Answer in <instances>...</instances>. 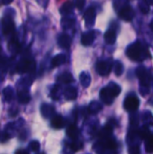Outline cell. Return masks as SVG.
<instances>
[{"label":"cell","instance_id":"74e56055","mask_svg":"<svg viewBox=\"0 0 153 154\" xmlns=\"http://www.w3.org/2000/svg\"><path fill=\"white\" fill-rule=\"evenodd\" d=\"M1 1L4 5H9L10 3L13 2V0H1Z\"/></svg>","mask_w":153,"mask_h":154},{"label":"cell","instance_id":"7402d4cb","mask_svg":"<svg viewBox=\"0 0 153 154\" xmlns=\"http://www.w3.org/2000/svg\"><path fill=\"white\" fill-rule=\"evenodd\" d=\"M79 134V130L78 128L75 125H69L68 128H67V135L71 138V139H76Z\"/></svg>","mask_w":153,"mask_h":154},{"label":"cell","instance_id":"9a60e30c","mask_svg":"<svg viewBox=\"0 0 153 154\" xmlns=\"http://www.w3.org/2000/svg\"><path fill=\"white\" fill-rule=\"evenodd\" d=\"M64 96L66 97V99L68 100H74L77 98L78 97V91L77 88L74 87H68L66 88V89L64 90Z\"/></svg>","mask_w":153,"mask_h":154},{"label":"cell","instance_id":"5b68a950","mask_svg":"<svg viewBox=\"0 0 153 154\" xmlns=\"http://www.w3.org/2000/svg\"><path fill=\"white\" fill-rule=\"evenodd\" d=\"M140 106V100L135 95H130L128 96L124 103V106L126 111L129 112H134L139 108Z\"/></svg>","mask_w":153,"mask_h":154},{"label":"cell","instance_id":"e575fe53","mask_svg":"<svg viewBox=\"0 0 153 154\" xmlns=\"http://www.w3.org/2000/svg\"><path fill=\"white\" fill-rule=\"evenodd\" d=\"M128 152H129V154H140L141 151H140L139 145H132V146H130L129 150H128Z\"/></svg>","mask_w":153,"mask_h":154},{"label":"cell","instance_id":"3957f363","mask_svg":"<svg viewBox=\"0 0 153 154\" xmlns=\"http://www.w3.org/2000/svg\"><path fill=\"white\" fill-rule=\"evenodd\" d=\"M136 75L140 79L141 88L140 92L142 96L148 95L150 92V84H151V74L149 70L144 67H139L136 69Z\"/></svg>","mask_w":153,"mask_h":154},{"label":"cell","instance_id":"4316f807","mask_svg":"<svg viewBox=\"0 0 153 154\" xmlns=\"http://www.w3.org/2000/svg\"><path fill=\"white\" fill-rule=\"evenodd\" d=\"M74 20L69 17H65L61 20V25L64 29H70L74 25Z\"/></svg>","mask_w":153,"mask_h":154},{"label":"cell","instance_id":"8fae6325","mask_svg":"<svg viewBox=\"0 0 153 154\" xmlns=\"http://www.w3.org/2000/svg\"><path fill=\"white\" fill-rule=\"evenodd\" d=\"M58 44L60 48L62 49H69L71 45V38L66 34V33H62L59 36L58 38Z\"/></svg>","mask_w":153,"mask_h":154},{"label":"cell","instance_id":"277c9868","mask_svg":"<svg viewBox=\"0 0 153 154\" xmlns=\"http://www.w3.org/2000/svg\"><path fill=\"white\" fill-rule=\"evenodd\" d=\"M113 62L111 60H100L96 63V72L100 75V76H107L110 74L112 68H113Z\"/></svg>","mask_w":153,"mask_h":154},{"label":"cell","instance_id":"44dd1931","mask_svg":"<svg viewBox=\"0 0 153 154\" xmlns=\"http://www.w3.org/2000/svg\"><path fill=\"white\" fill-rule=\"evenodd\" d=\"M66 61V57L64 54H58L56 56L53 57V59L51 60V66L53 68L59 67L60 65H62L63 63H65Z\"/></svg>","mask_w":153,"mask_h":154},{"label":"cell","instance_id":"5bb4252c","mask_svg":"<svg viewBox=\"0 0 153 154\" xmlns=\"http://www.w3.org/2000/svg\"><path fill=\"white\" fill-rule=\"evenodd\" d=\"M18 100L21 104H27L31 100V96L27 89H21L18 91Z\"/></svg>","mask_w":153,"mask_h":154},{"label":"cell","instance_id":"484cf974","mask_svg":"<svg viewBox=\"0 0 153 154\" xmlns=\"http://www.w3.org/2000/svg\"><path fill=\"white\" fill-rule=\"evenodd\" d=\"M114 70L116 76H121L124 72V66L120 60H116L114 64Z\"/></svg>","mask_w":153,"mask_h":154},{"label":"cell","instance_id":"7c38bea8","mask_svg":"<svg viewBox=\"0 0 153 154\" xmlns=\"http://www.w3.org/2000/svg\"><path fill=\"white\" fill-rule=\"evenodd\" d=\"M41 113L43 117L45 118H50L54 116V113H55V108L49 105V104H43L41 106Z\"/></svg>","mask_w":153,"mask_h":154},{"label":"cell","instance_id":"30bf717a","mask_svg":"<svg viewBox=\"0 0 153 154\" xmlns=\"http://www.w3.org/2000/svg\"><path fill=\"white\" fill-rule=\"evenodd\" d=\"M96 38V34L94 32V31H88L85 33H83L82 37H81V43L84 46H90L93 42L95 41Z\"/></svg>","mask_w":153,"mask_h":154},{"label":"cell","instance_id":"8d00e7d4","mask_svg":"<svg viewBox=\"0 0 153 154\" xmlns=\"http://www.w3.org/2000/svg\"><path fill=\"white\" fill-rule=\"evenodd\" d=\"M15 154H29V152L26 150H18L16 151Z\"/></svg>","mask_w":153,"mask_h":154},{"label":"cell","instance_id":"ba28073f","mask_svg":"<svg viewBox=\"0 0 153 154\" xmlns=\"http://www.w3.org/2000/svg\"><path fill=\"white\" fill-rule=\"evenodd\" d=\"M96 16V9L94 7L87 8V10L85 12V14H84V19H85V22H86V26L87 27H92L95 24Z\"/></svg>","mask_w":153,"mask_h":154},{"label":"cell","instance_id":"f546056e","mask_svg":"<svg viewBox=\"0 0 153 154\" xmlns=\"http://www.w3.org/2000/svg\"><path fill=\"white\" fill-rule=\"evenodd\" d=\"M60 86H58V85L54 86L53 88L51 89L50 96H51V97H52L54 100H58V99L60 98Z\"/></svg>","mask_w":153,"mask_h":154},{"label":"cell","instance_id":"4dcf8cb0","mask_svg":"<svg viewBox=\"0 0 153 154\" xmlns=\"http://www.w3.org/2000/svg\"><path fill=\"white\" fill-rule=\"evenodd\" d=\"M139 7H140V10H141L143 14H147V13H149V11H150L149 4H148V2L145 1V0L140 1V3H139Z\"/></svg>","mask_w":153,"mask_h":154},{"label":"cell","instance_id":"d6a6232c","mask_svg":"<svg viewBox=\"0 0 153 154\" xmlns=\"http://www.w3.org/2000/svg\"><path fill=\"white\" fill-rule=\"evenodd\" d=\"M29 148L32 152H38L40 149V143L38 141H32L29 143Z\"/></svg>","mask_w":153,"mask_h":154},{"label":"cell","instance_id":"cb8c5ba5","mask_svg":"<svg viewBox=\"0 0 153 154\" xmlns=\"http://www.w3.org/2000/svg\"><path fill=\"white\" fill-rule=\"evenodd\" d=\"M88 110L91 114H97L102 110V105L97 101H93L88 106Z\"/></svg>","mask_w":153,"mask_h":154},{"label":"cell","instance_id":"f35d334b","mask_svg":"<svg viewBox=\"0 0 153 154\" xmlns=\"http://www.w3.org/2000/svg\"><path fill=\"white\" fill-rule=\"evenodd\" d=\"M150 26H151V31L153 32V20L151 22V24H150Z\"/></svg>","mask_w":153,"mask_h":154},{"label":"cell","instance_id":"e0dca14e","mask_svg":"<svg viewBox=\"0 0 153 154\" xmlns=\"http://www.w3.org/2000/svg\"><path fill=\"white\" fill-rule=\"evenodd\" d=\"M79 79H80V83L84 88H87L89 87L90 83H91V76L88 72L87 71H83L81 72L80 76H79Z\"/></svg>","mask_w":153,"mask_h":154},{"label":"cell","instance_id":"1f68e13d","mask_svg":"<svg viewBox=\"0 0 153 154\" xmlns=\"http://www.w3.org/2000/svg\"><path fill=\"white\" fill-rule=\"evenodd\" d=\"M143 121L146 125H153V116L149 111H147L143 114Z\"/></svg>","mask_w":153,"mask_h":154},{"label":"cell","instance_id":"836d02e7","mask_svg":"<svg viewBox=\"0 0 153 154\" xmlns=\"http://www.w3.org/2000/svg\"><path fill=\"white\" fill-rule=\"evenodd\" d=\"M83 147V143L81 142H78V141H74L71 144V149L74 152H78L79 150H81Z\"/></svg>","mask_w":153,"mask_h":154},{"label":"cell","instance_id":"6da1fadb","mask_svg":"<svg viewBox=\"0 0 153 154\" xmlns=\"http://www.w3.org/2000/svg\"><path fill=\"white\" fill-rule=\"evenodd\" d=\"M126 55L130 60L134 61H142L147 57H150L147 47L142 45L141 42H135L129 45L126 49Z\"/></svg>","mask_w":153,"mask_h":154},{"label":"cell","instance_id":"2e32d148","mask_svg":"<svg viewBox=\"0 0 153 154\" xmlns=\"http://www.w3.org/2000/svg\"><path fill=\"white\" fill-rule=\"evenodd\" d=\"M104 39L107 44H114L116 40V33L114 30L109 29L106 32L104 35Z\"/></svg>","mask_w":153,"mask_h":154},{"label":"cell","instance_id":"ac0fdd59","mask_svg":"<svg viewBox=\"0 0 153 154\" xmlns=\"http://www.w3.org/2000/svg\"><path fill=\"white\" fill-rule=\"evenodd\" d=\"M73 10H74V5H73V3L71 1H67L60 7V12L61 14L65 15V14H69L72 13Z\"/></svg>","mask_w":153,"mask_h":154},{"label":"cell","instance_id":"4fadbf2b","mask_svg":"<svg viewBox=\"0 0 153 154\" xmlns=\"http://www.w3.org/2000/svg\"><path fill=\"white\" fill-rule=\"evenodd\" d=\"M50 124L54 129H61L64 126V119L61 116L56 115L53 117H51Z\"/></svg>","mask_w":153,"mask_h":154},{"label":"cell","instance_id":"83f0119b","mask_svg":"<svg viewBox=\"0 0 153 154\" xmlns=\"http://www.w3.org/2000/svg\"><path fill=\"white\" fill-rule=\"evenodd\" d=\"M145 149L148 153H153V135L151 134L148 139H146Z\"/></svg>","mask_w":153,"mask_h":154},{"label":"cell","instance_id":"d590c367","mask_svg":"<svg viewBox=\"0 0 153 154\" xmlns=\"http://www.w3.org/2000/svg\"><path fill=\"white\" fill-rule=\"evenodd\" d=\"M85 4H86V0H74L75 6L79 10H81L84 7Z\"/></svg>","mask_w":153,"mask_h":154},{"label":"cell","instance_id":"9c48e42d","mask_svg":"<svg viewBox=\"0 0 153 154\" xmlns=\"http://www.w3.org/2000/svg\"><path fill=\"white\" fill-rule=\"evenodd\" d=\"M2 27H3V32L5 34H10L14 31V23L13 22V19L11 16H5L2 21Z\"/></svg>","mask_w":153,"mask_h":154},{"label":"cell","instance_id":"d6986e66","mask_svg":"<svg viewBox=\"0 0 153 154\" xmlns=\"http://www.w3.org/2000/svg\"><path fill=\"white\" fill-rule=\"evenodd\" d=\"M58 81L60 82V83H64V84H69V83H71L74 79H73V76L69 73V72H63L61 73L60 75L58 76Z\"/></svg>","mask_w":153,"mask_h":154},{"label":"cell","instance_id":"52a82bcc","mask_svg":"<svg viewBox=\"0 0 153 154\" xmlns=\"http://www.w3.org/2000/svg\"><path fill=\"white\" fill-rule=\"evenodd\" d=\"M134 14H135L134 10L130 5L124 6L118 13L119 17L124 21H132L133 18L134 17Z\"/></svg>","mask_w":153,"mask_h":154},{"label":"cell","instance_id":"ffe728a7","mask_svg":"<svg viewBox=\"0 0 153 154\" xmlns=\"http://www.w3.org/2000/svg\"><path fill=\"white\" fill-rule=\"evenodd\" d=\"M3 95H4V97H5V100L6 102H10L14 99V88L11 87V86H7L6 88H4L3 90Z\"/></svg>","mask_w":153,"mask_h":154},{"label":"cell","instance_id":"d4e9b609","mask_svg":"<svg viewBox=\"0 0 153 154\" xmlns=\"http://www.w3.org/2000/svg\"><path fill=\"white\" fill-rule=\"evenodd\" d=\"M103 145L106 148V149H109V150H114L115 149L116 147V143L114 139L108 137L106 139H103Z\"/></svg>","mask_w":153,"mask_h":154},{"label":"cell","instance_id":"7a4b0ae2","mask_svg":"<svg viewBox=\"0 0 153 154\" xmlns=\"http://www.w3.org/2000/svg\"><path fill=\"white\" fill-rule=\"evenodd\" d=\"M121 93V88L119 85L111 82L106 87L101 89L100 91V98L102 102L106 105H111L117 96Z\"/></svg>","mask_w":153,"mask_h":154},{"label":"cell","instance_id":"603a6c76","mask_svg":"<svg viewBox=\"0 0 153 154\" xmlns=\"http://www.w3.org/2000/svg\"><path fill=\"white\" fill-rule=\"evenodd\" d=\"M112 133H113V127H112V125H106L101 130V132H100V134H99V136H100V138H102V140H103V139H106V138L110 137V135H111Z\"/></svg>","mask_w":153,"mask_h":154},{"label":"cell","instance_id":"8992f818","mask_svg":"<svg viewBox=\"0 0 153 154\" xmlns=\"http://www.w3.org/2000/svg\"><path fill=\"white\" fill-rule=\"evenodd\" d=\"M34 69H35V62L32 60H29V59L22 60L16 66V70L19 73L30 72L34 70Z\"/></svg>","mask_w":153,"mask_h":154},{"label":"cell","instance_id":"f1b7e54d","mask_svg":"<svg viewBox=\"0 0 153 154\" xmlns=\"http://www.w3.org/2000/svg\"><path fill=\"white\" fill-rule=\"evenodd\" d=\"M139 135L141 136V138H142V139H148L150 136H151V132H150V130L148 129V127H147V125H144V127H142L141 130H140V132H139Z\"/></svg>","mask_w":153,"mask_h":154}]
</instances>
